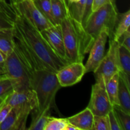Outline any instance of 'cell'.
Wrapping results in <instances>:
<instances>
[{"mask_svg":"<svg viewBox=\"0 0 130 130\" xmlns=\"http://www.w3.org/2000/svg\"><path fill=\"white\" fill-rule=\"evenodd\" d=\"M83 62H72L63 66L56 73L61 87L72 86L81 81L85 74Z\"/></svg>","mask_w":130,"mask_h":130,"instance_id":"10","label":"cell"},{"mask_svg":"<svg viewBox=\"0 0 130 130\" xmlns=\"http://www.w3.org/2000/svg\"><path fill=\"white\" fill-rule=\"evenodd\" d=\"M107 115L108 117H109V123H110V130H123L113 110H110L108 113Z\"/></svg>","mask_w":130,"mask_h":130,"instance_id":"28","label":"cell"},{"mask_svg":"<svg viewBox=\"0 0 130 130\" xmlns=\"http://www.w3.org/2000/svg\"><path fill=\"white\" fill-rule=\"evenodd\" d=\"M1 76L11 81L13 91L32 89L24 64L14 50L6 56L3 63V72Z\"/></svg>","mask_w":130,"mask_h":130,"instance_id":"4","label":"cell"},{"mask_svg":"<svg viewBox=\"0 0 130 130\" xmlns=\"http://www.w3.org/2000/svg\"><path fill=\"white\" fill-rule=\"evenodd\" d=\"M112 110L123 130H130V114L121 109L119 105H113Z\"/></svg>","mask_w":130,"mask_h":130,"instance_id":"23","label":"cell"},{"mask_svg":"<svg viewBox=\"0 0 130 130\" xmlns=\"http://www.w3.org/2000/svg\"><path fill=\"white\" fill-rule=\"evenodd\" d=\"M66 50V59L69 63L83 62L84 52L83 27L81 23L72 19L69 13L60 23Z\"/></svg>","mask_w":130,"mask_h":130,"instance_id":"3","label":"cell"},{"mask_svg":"<svg viewBox=\"0 0 130 130\" xmlns=\"http://www.w3.org/2000/svg\"><path fill=\"white\" fill-rule=\"evenodd\" d=\"M109 29L105 28L100 32L88 53V58L85 65V74L88 72H95L105 55V46L108 38H110Z\"/></svg>","mask_w":130,"mask_h":130,"instance_id":"8","label":"cell"},{"mask_svg":"<svg viewBox=\"0 0 130 130\" xmlns=\"http://www.w3.org/2000/svg\"><path fill=\"white\" fill-rule=\"evenodd\" d=\"M23 0H10V4L11 6H14V5H17V4H19V3H20Z\"/></svg>","mask_w":130,"mask_h":130,"instance_id":"35","label":"cell"},{"mask_svg":"<svg viewBox=\"0 0 130 130\" xmlns=\"http://www.w3.org/2000/svg\"><path fill=\"white\" fill-rule=\"evenodd\" d=\"M15 10L6 1L0 0V29L13 27Z\"/></svg>","mask_w":130,"mask_h":130,"instance_id":"13","label":"cell"},{"mask_svg":"<svg viewBox=\"0 0 130 130\" xmlns=\"http://www.w3.org/2000/svg\"><path fill=\"white\" fill-rule=\"evenodd\" d=\"M32 112V121L27 129L29 130H44L46 126L49 121L50 116L48 113H39L36 109Z\"/></svg>","mask_w":130,"mask_h":130,"instance_id":"21","label":"cell"},{"mask_svg":"<svg viewBox=\"0 0 130 130\" xmlns=\"http://www.w3.org/2000/svg\"><path fill=\"white\" fill-rule=\"evenodd\" d=\"M34 5L41 12V13L55 25L54 21L52 14V5L51 0H33Z\"/></svg>","mask_w":130,"mask_h":130,"instance_id":"24","label":"cell"},{"mask_svg":"<svg viewBox=\"0 0 130 130\" xmlns=\"http://www.w3.org/2000/svg\"><path fill=\"white\" fill-rule=\"evenodd\" d=\"M118 10L116 4L107 3L99 9L92 11L86 23L84 24L85 33L84 52L89 53L100 32L105 28L109 29L110 38L112 36L118 18Z\"/></svg>","mask_w":130,"mask_h":130,"instance_id":"2","label":"cell"},{"mask_svg":"<svg viewBox=\"0 0 130 130\" xmlns=\"http://www.w3.org/2000/svg\"><path fill=\"white\" fill-rule=\"evenodd\" d=\"M68 124L67 118L50 117L44 130H65Z\"/></svg>","mask_w":130,"mask_h":130,"instance_id":"25","label":"cell"},{"mask_svg":"<svg viewBox=\"0 0 130 130\" xmlns=\"http://www.w3.org/2000/svg\"><path fill=\"white\" fill-rule=\"evenodd\" d=\"M119 72H123L130 76V50L121 45H118Z\"/></svg>","mask_w":130,"mask_h":130,"instance_id":"20","label":"cell"},{"mask_svg":"<svg viewBox=\"0 0 130 130\" xmlns=\"http://www.w3.org/2000/svg\"><path fill=\"white\" fill-rule=\"evenodd\" d=\"M93 0H86V8H85V12H84L83 17L82 20V25L83 26L84 24L86 23V20L88 19L89 16L92 13V5Z\"/></svg>","mask_w":130,"mask_h":130,"instance_id":"30","label":"cell"},{"mask_svg":"<svg viewBox=\"0 0 130 130\" xmlns=\"http://www.w3.org/2000/svg\"><path fill=\"white\" fill-rule=\"evenodd\" d=\"M119 72L115 74L110 80L105 84V88L111 104L113 105H119L118 102V84H119Z\"/></svg>","mask_w":130,"mask_h":130,"instance_id":"19","label":"cell"},{"mask_svg":"<svg viewBox=\"0 0 130 130\" xmlns=\"http://www.w3.org/2000/svg\"><path fill=\"white\" fill-rule=\"evenodd\" d=\"M118 42L112 38H110L109 48L105 53L104 59L95 72V78L102 76L105 83L106 84L115 74L119 71L118 62Z\"/></svg>","mask_w":130,"mask_h":130,"instance_id":"7","label":"cell"},{"mask_svg":"<svg viewBox=\"0 0 130 130\" xmlns=\"http://www.w3.org/2000/svg\"><path fill=\"white\" fill-rule=\"evenodd\" d=\"M0 72H1V74H3V65L0 64Z\"/></svg>","mask_w":130,"mask_h":130,"instance_id":"38","label":"cell"},{"mask_svg":"<svg viewBox=\"0 0 130 130\" xmlns=\"http://www.w3.org/2000/svg\"><path fill=\"white\" fill-rule=\"evenodd\" d=\"M13 91L11 81L6 77L0 76V99L9 95Z\"/></svg>","mask_w":130,"mask_h":130,"instance_id":"27","label":"cell"},{"mask_svg":"<svg viewBox=\"0 0 130 130\" xmlns=\"http://www.w3.org/2000/svg\"><path fill=\"white\" fill-rule=\"evenodd\" d=\"M130 25V10H128L126 12L121 14H118V21L116 22L114 32H113L112 36L110 38H112L114 40L118 42L119 38L129 29Z\"/></svg>","mask_w":130,"mask_h":130,"instance_id":"18","label":"cell"},{"mask_svg":"<svg viewBox=\"0 0 130 130\" xmlns=\"http://www.w3.org/2000/svg\"><path fill=\"white\" fill-rule=\"evenodd\" d=\"M107 3L116 4L115 0H93L92 5V11L99 9L100 6Z\"/></svg>","mask_w":130,"mask_h":130,"instance_id":"32","label":"cell"},{"mask_svg":"<svg viewBox=\"0 0 130 130\" xmlns=\"http://www.w3.org/2000/svg\"><path fill=\"white\" fill-rule=\"evenodd\" d=\"M5 58H6V55L0 50V64L3 65L4 62L5 60Z\"/></svg>","mask_w":130,"mask_h":130,"instance_id":"33","label":"cell"},{"mask_svg":"<svg viewBox=\"0 0 130 130\" xmlns=\"http://www.w3.org/2000/svg\"><path fill=\"white\" fill-rule=\"evenodd\" d=\"M79 0H67V3L71 4V3H77Z\"/></svg>","mask_w":130,"mask_h":130,"instance_id":"37","label":"cell"},{"mask_svg":"<svg viewBox=\"0 0 130 130\" xmlns=\"http://www.w3.org/2000/svg\"><path fill=\"white\" fill-rule=\"evenodd\" d=\"M25 125L20 120L15 109L12 108L6 119L0 124V130L25 129Z\"/></svg>","mask_w":130,"mask_h":130,"instance_id":"17","label":"cell"},{"mask_svg":"<svg viewBox=\"0 0 130 130\" xmlns=\"http://www.w3.org/2000/svg\"><path fill=\"white\" fill-rule=\"evenodd\" d=\"M1 1H6V0H1Z\"/></svg>","mask_w":130,"mask_h":130,"instance_id":"39","label":"cell"},{"mask_svg":"<svg viewBox=\"0 0 130 130\" xmlns=\"http://www.w3.org/2000/svg\"><path fill=\"white\" fill-rule=\"evenodd\" d=\"M94 115L88 107L80 112L67 118L70 124L78 130H91L93 123Z\"/></svg>","mask_w":130,"mask_h":130,"instance_id":"12","label":"cell"},{"mask_svg":"<svg viewBox=\"0 0 130 130\" xmlns=\"http://www.w3.org/2000/svg\"><path fill=\"white\" fill-rule=\"evenodd\" d=\"M15 39L13 27L0 29V50L6 56L13 50Z\"/></svg>","mask_w":130,"mask_h":130,"instance_id":"14","label":"cell"},{"mask_svg":"<svg viewBox=\"0 0 130 130\" xmlns=\"http://www.w3.org/2000/svg\"><path fill=\"white\" fill-rule=\"evenodd\" d=\"M91 130H110L108 115L94 116Z\"/></svg>","mask_w":130,"mask_h":130,"instance_id":"26","label":"cell"},{"mask_svg":"<svg viewBox=\"0 0 130 130\" xmlns=\"http://www.w3.org/2000/svg\"><path fill=\"white\" fill-rule=\"evenodd\" d=\"M65 130H78L76 127H75L74 126H73L72 124H70L68 122V124H67V126H66V129Z\"/></svg>","mask_w":130,"mask_h":130,"instance_id":"34","label":"cell"},{"mask_svg":"<svg viewBox=\"0 0 130 130\" xmlns=\"http://www.w3.org/2000/svg\"><path fill=\"white\" fill-rule=\"evenodd\" d=\"M41 33L57 55L63 60L68 62L66 59V50L60 24L53 25L41 31Z\"/></svg>","mask_w":130,"mask_h":130,"instance_id":"11","label":"cell"},{"mask_svg":"<svg viewBox=\"0 0 130 130\" xmlns=\"http://www.w3.org/2000/svg\"><path fill=\"white\" fill-rule=\"evenodd\" d=\"M86 0H79L78 2L75 3H67L70 15L72 17V19L81 24L86 8Z\"/></svg>","mask_w":130,"mask_h":130,"instance_id":"22","label":"cell"},{"mask_svg":"<svg viewBox=\"0 0 130 130\" xmlns=\"http://www.w3.org/2000/svg\"><path fill=\"white\" fill-rule=\"evenodd\" d=\"M118 44L130 50V30L128 29L118 40Z\"/></svg>","mask_w":130,"mask_h":130,"instance_id":"29","label":"cell"},{"mask_svg":"<svg viewBox=\"0 0 130 130\" xmlns=\"http://www.w3.org/2000/svg\"><path fill=\"white\" fill-rule=\"evenodd\" d=\"M14 9L15 20L13 29L16 39H19L52 72L57 73L63 66L69 63L57 55L43 36L41 31L27 18L15 8Z\"/></svg>","mask_w":130,"mask_h":130,"instance_id":"1","label":"cell"},{"mask_svg":"<svg viewBox=\"0 0 130 130\" xmlns=\"http://www.w3.org/2000/svg\"><path fill=\"white\" fill-rule=\"evenodd\" d=\"M118 102L119 106L126 112L130 114V88L119 76L118 84Z\"/></svg>","mask_w":130,"mask_h":130,"instance_id":"16","label":"cell"},{"mask_svg":"<svg viewBox=\"0 0 130 130\" xmlns=\"http://www.w3.org/2000/svg\"><path fill=\"white\" fill-rule=\"evenodd\" d=\"M13 6L27 18L39 31L48 29L53 25L37 8L33 0H23Z\"/></svg>","mask_w":130,"mask_h":130,"instance_id":"9","label":"cell"},{"mask_svg":"<svg viewBox=\"0 0 130 130\" xmlns=\"http://www.w3.org/2000/svg\"><path fill=\"white\" fill-rule=\"evenodd\" d=\"M5 103L15 109L21 121L25 125L29 114L38 107L36 95L32 89L13 91L7 96Z\"/></svg>","mask_w":130,"mask_h":130,"instance_id":"5","label":"cell"},{"mask_svg":"<svg viewBox=\"0 0 130 130\" xmlns=\"http://www.w3.org/2000/svg\"><path fill=\"white\" fill-rule=\"evenodd\" d=\"M11 109L12 107L11 105L6 103H5L3 106L0 108V124L6 119L7 116L11 111Z\"/></svg>","mask_w":130,"mask_h":130,"instance_id":"31","label":"cell"},{"mask_svg":"<svg viewBox=\"0 0 130 130\" xmlns=\"http://www.w3.org/2000/svg\"><path fill=\"white\" fill-rule=\"evenodd\" d=\"M5 96V97H3V98H1L0 99V108L1 107L3 106V105L5 103V101H6V98H7V96Z\"/></svg>","mask_w":130,"mask_h":130,"instance_id":"36","label":"cell"},{"mask_svg":"<svg viewBox=\"0 0 130 130\" xmlns=\"http://www.w3.org/2000/svg\"><path fill=\"white\" fill-rule=\"evenodd\" d=\"M1 72H0V76H1Z\"/></svg>","mask_w":130,"mask_h":130,"instance_id":"40","label":"cell"},{"mask_svg":"<svg viewBox=\"0 0 130 130\" xmlns=\"http://www.w3.org/2000/svg\"><path fill=\"white\" fill-rule=\"evenodd\" d=\"M52 14L55 25L60 24L69 15L67 0H51Z\"/></svg>","mask_w":130,"mask_h":130,"instance_id":"15","label":"cell"},{"mask_svg":"<svg viewBox=\"0 0 130 130\" xmlns=\"http://www.w3.org/2000/svg\"><path fill=\"white\" fill-rule=\"evenodd\" d=\"M102 76L95 79V83L91 88V94L87 107L94 116L107 115L112 110Z\"/></svg>","mask_w":130,"mask_h":130,"instance_id":"6","label":"cell"}]
</instances>
